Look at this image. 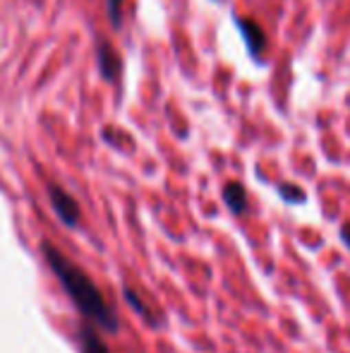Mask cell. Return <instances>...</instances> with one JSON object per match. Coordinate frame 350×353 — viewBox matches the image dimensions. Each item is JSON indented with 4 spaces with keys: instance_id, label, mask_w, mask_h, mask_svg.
Masks as SVG:
<instances>
[{
    "instance_id": "cell-1",
    "label": "cell",
    "mask_w": 350,
    "mask_h": 353,
    "mask_svg": "<svg viewBox=\"0 0 350 353\" xmlns=\"http://www.w3.org/2000/svg\"><path fill=\"white\" fill-rule=\"evenodd\" d=\"M41 250H43V257H46L48 267H51V272L56 274V279L61 281V286L65 288L70 301L77 305V310H80L91 325H96L98 330H103V332L120 330L116 310L108 305L101 288L89 279L87 272L82 270L80 265H75V262H72L61 248L53 245V243L46 241L41 245Z\"/></svg>"
},
{
    "instance_id": "cell-2",
    "label": "cell",
    "mask_w": 350,
    "mask_h": 353,
    "mask_svg": "<svg viewBox=\"0 0 350 353\" xmlns=\"http://www.w3.org/2000/svg\"><path fill=\"white\" fill-rule=\"evenodd\" d=\"M48 200H51V207L56 210L58 219H61L65 226L72 228L80 223V205H77V200L70 192H65L61 185H56V183H48Z\"/></svg>"
},
{
    "instance_id": "cell-3",
    "label": "cell",
    "mask_w": 350,
    "mask_h": 353,
    "mask_svg": "<svg viewBox=\"0 0 350 353\" xmlns=\"http://www.w3.org/2000/svg\"><path fill=\"white\" fill-rule=\"evenodd\" d=\"M77 341H80L82 353H111L106 346V341L98 336V332L94 330L91 325H82L80 334H77Z\"/></svg>"
},
{
    "instance_id": "cell-4",
    "label": "cell",
    "mask_w": 350,
    "mask_h": 353,
    "mask_svg": "<svg viewBox=\"0 0 350 353\" xmlns=\"http://www.w3.org/2000/svg\"><path fill=\"white\" fill-rule=\"evenodd\" d=\"M98 68L106 79H116L120 72V58L108 43H98Z\"/></svg>"
},
{
    "instance_id": "cell-5",
    "label": "cell",
    "mask_w": 350,
    "mask_h": 353,
    "mask_svg": "<svg viewBox=\"0 0 350 353\" xmlns=\"http://www.w3.org/2000/svg\"><path fill=\"white\" fill-rule=\"evenodd\" d=\"M223 202L233 214H243L245 207H248V192L240 183H228L223 188Z\"/></svg>"
},
{
    "instance_id": "cell-6",
    "label": "cell",
    "mask_w": 350,
    "mask_h": 353,
    "mask_svg": "<svg viewBox=\"0 0 350 353\" xmlns=\"http://www.w3.org/2000/svg\"><path fill=\"white\" fill-rule=\"evenodd\" d=\"M238 24H240V29L245 32V41H248L250 51H252L254 56H259V53H262V48H264V43H266L264 32L252 22V19H240Z\"/></svg>"
},
{
    "instance_id": "cell-7",
    "label": "cell",
    "mask_w": 350,
    "mask_h": 353,
    "mask_svg": "<svg viewBox=\"0 0 350 353\" xmlns=\"http://www.w3.org/2000/svg\"><path fill=\"white\" fill-rule=\"evenodd\" d=\"M125 301L130 303V305H135V307H137V312H140V315L144 317L146 322H151L149 310H146V305H144V303H142L140 298H137V293H135V291H130V288H125Z\"/></svg>"
},
{
    "instance_id": "cell-8",
    "label": "cell",
    "mask_w": 350,
    "mask_h": 353,
    "mask_svg": "<svg viewBox=\"0 0 350 353\" xmlns=\"http://www.w3.org/2000/svg\"><path fill=\"white\" fill-rule=\"evenodd\" d=\"M106 5H108V17H111V22L118 27V24H120V14H122V10H120L122 0H106Z\"/></svg>"
},
{
    "instance_id": "cell-9",
    "label": "cell",
    "mask_w": 350,
    "mask_h": 353,
    "mask_svg": "<svg viewBox=\"0 0 350 353\" xmlns=\"http://www.w3.org/2000/svg\"><path fill=\"white\" fill-rule=\"evenodd\" d=\"M281 195L285 197V200H290V202H300L303 200V190H298V188H293V185H281Z\"/></svg>"
},
{
    "instance_id": "cell-10",
    "label": "cell",
    "mask_w": 350,
    "mask_h": 353,
    "mask_svg": "<svg viewBox=\"0 0 350 353\" xmlns=\"http://www.w3.org/2000/svg\"><path fill=\"white\" fill-rule=\"evenodd\" d=\"M341 236H343V243H346V245L350 248V223L341 228Z\"/></svg>"
}]
</instances>
